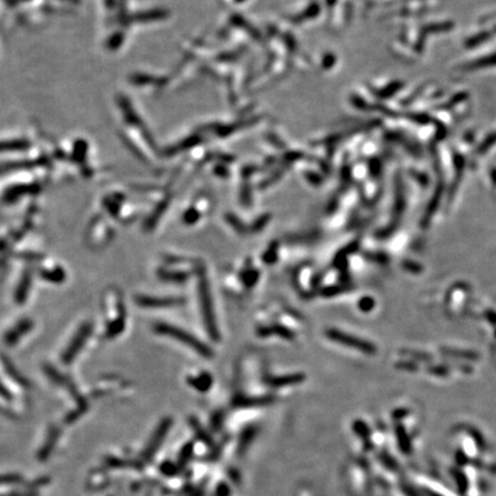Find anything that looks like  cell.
<instances>
[{
    "instance_id": "1",
    "label": "cell",
    "mask_w": 496,
    "mask_h": 496,
    "mask_svg": "<svg viewBox=\"0 0 496 496\" xmlns=\"http://www.w3.org/2000/svg\"><path fill=\"white\" fill-rule=\"evenodd\" d=\"M104 309L106 316L105 336L114 339L122 335L125 328V308L121 293L116 289H109L104 294Z\"/></svg>"
},
{
    "instance_id": "2",
    "label": "cell",
    "mask_w": 496,
    "mask_h": 496,
    "mask_svg": "<svg viewBox=\"0 0 496 496\" xmlns=\"http://www.w3.org/2000/svg\"><path fill=\"white\" fill-rule=\"evenodd\" d=\"M154 332L160 336H164L178 341L179 344L188 347L194 353L202 356V358L210 359L212 356V350L206 342L201 341L192 333L183 330L176 325H171L168 323H156L154 325Z\"/></svg>"
},
{
    "instance_id": "3",
    "label": "cell",
    "mask_w": 496,
    "mask_h": 496,
    "mask_svg": "<svg viewBox=\"0 0 496 496\" xmlns=\"http://www.w3.org/2000/svg\"><path fill=\"white\" fill-rule=\"evenodd\" d=\"M198 278H199L198 298H199V304H200V309H201L203 324H205L206 331L208 332L209 337L212 338V339L217 340L220 338V332H219V328H217L210 286H209V282H208L206 272L203 269L199 272Z\"/></svg>"
},
{
    "instance_id": "4",
    "label": "cell",
    "mask_w": 496,
    "mask_h": 496,
    "mask_svg": "<svg viewBox=\"0 0 496 496\" xmlns=\"http://www.w3.org/2000/svg\"><path fill=\"white\" fill-rule=\"evenodd\" d=\"M202 266L191 258H180L171 256L164 259V263L159 269V277L167 281L182 282L202 270Z\"/></svg>"
},
{
    "instance_id": "5",
    "label": "cell",
    "mask_w": 496,
    "mask_h": 496,
    "mask_svg": "<svg viewBox=\"0 0 496 496\" xmlns=\"http://www.w3.org/2000/svg\"><path fill=\"white\" fill-rule=\"evenodd\" d=\"M92 333V326L90 323L82 324L80 328L76 331L75 335L72 338V340L67 345L66 349L63 350L61 355V361L64 364H70L75 360L78 353L82 350L83 347L85 346L87 339H89Z\"/></svg>"
},
{
    "instance_id": "6",
    "label": "cell",
    "mask_w": 496,
    "mask_h": 496,
    "mask_svg": "<svg viewBox=\"0 0 496 496\" xmlns=\"http://www.w3.org/2000/svg\"><path fill=\"white\" fill-rule=\"evenodd\" d=\"M113 237V230L103 220H95L87 231V242L91 247H103L107 245Z\"/></svg>"
},
{
    "instance_id": "7",
    "label": "cell",
    "mask_w": 496,
    "mask_h": 496,
    "mask_svg": "<svg viewBox=\"0 0 496 496\" xmlns=\"http://www.w3.org/2000/svg\"><path fill=\"white\" fill-rule=\"evenodd\" d=\"M185 300L179 296H153V295H138L136 303L139 307L148 309H161L178 307L184 304Z\"/></svg>"
},
{
    "instance_id": "8",
    "label": "cell",
    "mask_w": 496,
    "mask_h": 496,
    "mask_svg": "<svg viewBox=\"0 0 496 496\" xmlns=\"http://www.w3.org/2000/svg\"><path fill=\"white\" fill-rule=\"evenodd\" d=\"M327 336L332 340L340 342V344H342V345H346V346H349V347H354V348L359 349L361 351H363V353L372 354V353H374V351H375V348H374L373 345L369 344V342H365V341L361 340V339H358V338H355V337L345 335V333L339 332V331L328 330L327 331Z\"/></svg>"
},
{
    "instance_id": "9",
    "label": "cell",
    "mask_w": 496,
    "mask_h": 496,
    "mask_svg": "<svg viewBox=\"0 0 496 496\" xmlns=\"http://www.w3.org/2000/svg\"><path fill=\"white\" fill-rule=\"evenodd\" d=\"M32 328V321L30 319H22L18 322L15 326L9 330L6 336H5V341L8 346H14L16 342L21 339L23 336H26L28 332H30Z\"/></svg>"
},
{
    "instance_id": "10",
    "label": "cell",
    "mask_w": 496,
    "mask_h": 496,
    "mask_svg": "<svg viewBox=\"0 0 496 496\" xmlns=\"http://www.w3.org/2000/svg\"><path fill=\"white\" fill-rule=\"evenodd\" d=\"M187 383L191 387L196 388L199 392H207L212 384V378L210 373L207 371L192 372L187 375Z\"/></svg>"
},
{
    "instance_id": "11",
    "label": "cell",
    "mask_w": 496,
    "mask_h": 496,
    "mask_svg": "<svg viewBox=\"0 0 496 496\" xmlns=\"http://www.w3.org/2000/svg\"><path fill=\"white\" fill-rule=\"evenodd\" d=\"M32 281V273L30 270H26L23 272L20 281H18L16 291H15V300L17 304H22L25 302L28 294H29L30 287Z\"/></svg>"
},
{
    "instance_id": "12",
    "label": "cell",
    "mask_w": 496,
    "mask_h": 496,
    "mask_svg": "<svg viewBox=\"0 0 496 496\" xmlns=\"http://www.w3.org/2000/svg\"><path fill=\"white\" fill-rule=\"evenodd\" d=\"M39 275L43 279L51 282H62L66 278L63 269L60 266H46L39 270Z\"/></svg>"
},
{
    "instance_id": "13",
    "label": "cell",
    "mask_w": 496,
    "mask_h": 496,
    "mask_svg": "<svg viewBox=\"0 0 496 496\" xmlns=\"http://www.w3.org/2000/svg\"><path fill=\"white\" fill-rule=\"evenodd\" d=\"M401 87V84H398V83H394V84H391V85H388L387 87H385V89L382 91V92H379V96L382 97V98H388V97H391L393 96L395 92L400 89Z\"/></svg>"
}]
</instances>
